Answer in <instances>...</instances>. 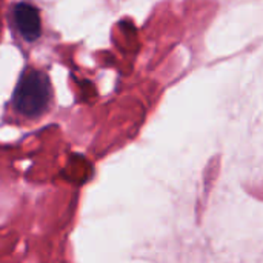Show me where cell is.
I'll list each match as a JSON object with an SVG mask.
<instances>
[{"mask_svg":"<svg viewBox=\"0 0 263 263\" xmlns=\"http://www.w3.org/2000/svg\"><path fill=\"white\" fill-rule=\"evenodd\" d=\"M51 102V82L48 76L37 69H28L22 74L12 92V108L26 119L40 117Z\"/></svg>","mask_w":263,"mask_h":263,"instance_id":"obj_1","label":"cell"},{"mask_svg":"<svg viewBox=\"0 0 263 263\" xmlns=\"http://www.w3.org/2000/svg\"><path fill=\"white\" fill-rule=\"evenodd\" d=\"M12 26L18 32V35L26 40V42H35L40 34H42V18H40V11L28 3V2H20L15 3L12 11Z\"/></svg>","mask_w":263,"mask_h":263,"instance_id":"obj_2","label":"cell"}]
</instances>
